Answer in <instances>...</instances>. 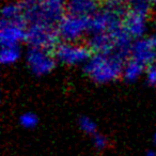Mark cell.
<instances>
[{
    "instance_id": "15",
    "label": "cell",
    "mask_w": 156,
    "mask_h": 156,
    "mask_svg": "<svg viewBox=\"0 0 156 156\" xmlns=\"http://www.w3.org/2000/svg\"><path fill=\"white\" fill-rule=\"evenodd\" d=\"M22 56V50L20 46H8L2 47L0 51V61L5 65L13 64L17 62Z\"/></svg>"
},
{
    "instance_id": "11",
    "label": "cell",
    "mask_w": 156,
    "mask_h": 156,
    "mask_svg": "<svg viewBox=\"0 0 156 156\" xmlns=\"http://www.w3.org/2000/svg\"><path fill=\"white\" fill-rule=\"evenodd\" d=\"M115 33L91 34L88 40V47L94 54H112L115 49Z\"/></svg>"
},
{
    "instance_id": "19",
    "label": "cell",
    "mask_w": 156,
    "mask_h": 156,
    "mask_svg": "<svg viewBox=\"0 0 156 156\" xmlns=\"http://www.w3.org/2000/svg\"><path fill=\"white\" fill-rule=\"evenodd\" d=\"M145 78L150 85L156 86V64H152L145 69Z\"/></svg>"
},
{
    "instance_id": "21",
    "label": "cell",
    "mask_w": 156,
    "mask_h": 156,
    "mask_svg": "<svg viewBox=\"0 0 156 156\" xmlns=\"http://www.w3.org/2000/svg\"><path fill=\"white\" fill-rule=\"evenodd\" d=\"M108 1H111V2H115V3H122L123 0H108Z\"/></svg>"
},
{
    "instance_id": "6",
    "label": "cell",
    "mask_w": 156,
    "mask_h": 156,
    "mask_svg": "<svg viewBox=\"0 0 156 156\" xmlns=\"http://www.w3.org/2000/svg\"><path fill=\"white\" fill-rule=\"evenodd\" d=\"M57 31L63 42L78 43L86 33L89 32V18L67 13L57 25Z\"/></svg>"
},
{
    "instance_id": "23",
    "label": "cell",
    "mask_w": 156,
    "mask_h": 156,
    "mask_svg": "<svg viewBox=\"0 0 156 156\" xmlns=\"http://www.w3.org/2000/svg\"><path fill=\"white\" fill-rule=\"evenodd\" d=\"M130 1H133L134 3H136V2H140V1H147V0H130Z\"/></svg>"
},
{
    "instance_id": "7",
    "label": "cell",
    "mask_w": 156,
    "mask_h": 156,
    "mask_svg": "<svg viewBox=\"0 0 156 156\" xmlns=\"http://www.w3.org/2000/svg\"><path fill=\"white\" fill-rule=\"evenodd\" d=\"M57 61L66 65L86 64L91 58V50L88 45L80 43L62 42L58 44L54 52Z\"/></svg>"
},
{
    "instance_id": "26",
    "label": "cell",
    "mask_w": 156,
    "mask_h": 156,
    "mask_svg": "<svg viewBox=\"0 0 156 156\" xmlns=\"http://www.w3.org/2000/svg\"><path fill=\"white\" fill-rule=\"evenodd\" d=\"M155 29H156V24H155Z\"/></svg>"
},
{
    "instance_id": "3",
    "label": "cell",
    "mask_w": 156,
    "mask_h": 156,
    "mask_svg": "<svg viewBox=\"0 0 156 156\" xmlns=\"http://www.w3.org/2000/svg\"><path fill=\"white\" fill-rule=\"evenodd\" d=\"M125 13L122 3L108 1L102 10H98L89 18V32L91 34H98L121 30Z\"/></svg>"
},
{
    "instance_id": "24",
    "label": "cell",
    "mask_w": 156,
    "mask_h": 156,
    "mask_svg": "<svg viewBox=\"0 0 156 156\" xmlns=\"http://www.w3.org/2000/svg\"><path fill=\"white\" fill-rule=\"evenodd\" d=\"M154 142L156 143V133H155V135H154Z\"/></svg>"
},
{
    "instance_id": "14",
    "label": "cell",
    "mask_w": 156,
    "mask_h": 156,
    "mask_svg": "<svg viewBox=\"0 0 156 156\" xmlns=\"http://www.w3.org/2000/svg\"><path fill=\"white\" fill-rule=\"evenodd\" d=\"M144 65L141 63L137 62L134 59H130L124 64L122 76L128 83H134L142 76V74L144 73Z\"/></svg>"
},
{
    "instance_id": "9",
    "label": "cell",
    "mask_w": 156,
    "mask_h": 156,
    "mask_svg": "<svg viewBox=\"0 0 156 156\" xmlns=\"http://www.w3.org/2000/svg\"><path fill=\"white\" fill-rule=\"evenodd\" d=\"M27 23L26 20L18 22H5L1 20L0 28V43L2 47L20 46L23 41L27 39Z\"/></svg>"
},
{
    "instance_id": "13",
    "label": "cell",
    "mask_w": 156,
    "mask_h": 156,
    "mask_svg": "<svg viewBox=\"0 0 156 156\" xmlns=\"http://www.w3.org/2000/svg\"><path fill=\"white\" fill-rule=\"evenodd\" d=\"M2 20L5 22H18L25 20L20 1H10L2 7L1 10Z\"/></svg>"
},
{
    "instance_id": "16",
    "label": "cell",
    "mask_w": 156,
    "mask_h": 156,
    "mask_svg": "<svg viewBox=\"0 0 156 156\" xmlns=\"http://www.w3.org/2000/svg\"><path fill=\"white\" fill-rule=\"evenodd\" d=\"M79 127H80V129L83 133H86L88 135H91V136H93V135H95L98 133L96 123L91 118L86 117V115H83V117H81L79 119Z\"/></svg>"
},
{
    "instance_id": "5",
    "label": "cell",
    "mask_w": 156,
    "mask_h": 156,
    "mask_svg": "<svg viewBox=\"0 0 156 156\" xmlns=\"http://www.w3.org/2000/svg\"><path fill=\"white\" fill-rule=\"evenodd\" d=\"M59 39L57 26L45 23H34L30 24L27 28L26 41L30 47L55 50L59 44Z\"/></svg>"
},
{
    "instance_id": "12",
    "label": "cell",
    "mask_w": 156,
    "mask_h": 156,
    "mask_svg": "<svg viewBox=\"0 0 156 156\" xmlns=\"http://www.w3.org/2000/svg\"><path fill=\"white\" fill-rule=\"evenodd\" d=\"M67 13L90 18L98 11V0H69Z\"/></svg>"
},
{
    "instance_id": "22",
    "label": "cell",
    "mask_w": 156,
    "mask_h": 156,
    "mask_svg": "<svg viewBox=\"0 0 156 156\" xmlns=\"http://www.w3.org/2000/svg\"><path fill=\"white\" fill-rule=\"evenodd\" d=\"M152 42H153V45H154V47H155V49H156V37H152Z\"/></svg>"
},
{
    "instance_id": "18",
    "label": "cell",
    "mask_w": 156,
    "mask_h": 156,
    "mask_svg": "<svg viewBox=\"0 0 156 156\" xmlns=\"http://www.w3.org/2000/svg\"><path fill=\"white\" fill-rule=\"evenodd\" d=\"M92 142H93V145L98 150H104L107 145V138L104 135L96 133L95 135L92 136Z\"/></svg>"
},
{
    "instance_id": "1",
    "label": "cell",
    "mask_w": 156,
    "mask_h": 156,
    "mask_svg": "<svg viewBox=\"0 0 156 156\" xmlns=\"http://www.w3.org/2000/svg\"><path fill=\"white\" fill-rule=\"evenodd\" d=\"M124 60L115 54H94L85 64V71L92 80L98 83H107L117 80L123 74Z\"/></svg>"
},
{
    "instance_id": "25",
    "label": "cell",
    "mask_w": 156,
    "mask_h": 156,
    "mask_svg": "<svg viewBox=\"0 0 156 156\" xmlns=\"http://www.w3.org/2000/svg\"><path fill=\"white\" fill-rule=\"evenodd\" d=\"M151 1H152V2L154 3V5H156V0H151Z\"/></svg>"
},
{
    "instance_id": "10",
    "label": "cell",
    "mask_w": 156,
    "mask_h": 156,
    "mask_svg": "<svg viewBox=\"0 0 156 156\" xmlns=\"http://www.w3.org/2000/svg\"><path fill=\"white\" fill-rule=\"evenodd\" d=\"M130 55H132V59L141 63L144 66L154 64L156 60V49L153 45L152 39L142 37V39L136 40L133 43Z\"/></svg>"
},
{
    "instance_id": "8",
    "label": "cell",
    "mask_w": 156,
    "mask_h": 156,
    "mask_svg": "<svg viewBox=\"0 0 156 156\" xmlns=\"http://www.w3.org/2000/svg\"><path fill=\"white\" fill-rule=\"evenodd\" d=\"M26 62L34 75L44 76L55 69L57 59L50 50L30 47L26 54Z\"/></svg>"
},
{
    "instance_id": "2",
    "label": "cell",
    "mask_w": 156,
    "mask_h": 156,
    "mask_svg": "<svg viewBox=\"0 0 156 156\" xmlns=\"http://www.w3.org/2000/svg\"><path fill=\"white\" fill-rule=\"evenodd\" d=\"M23 14L26 23H45L57 26L63 16L66 5L63 0H22Z\"/></svg>"
},
{
    "instance_id": "4",
    "label": "cell",
    "mask_w": 156,
    "mask_h": 156,
    "mask_svg": "<svg viewBox=\"0 0 156 156\" xmlns=\"http://www.w3.org/2000/svg\"><path fill=\"white\" fill-rule=\"evenodd\" d=\"M150 14V3L140 1L133 5L123 17L122 29L132 39H142L147 31V17Z\"/></svg>"
},
{
    "instance_id": "20",
    "label": "cell",
    "mask_w": 156,
    "mask_h": 156,
    "mask_svg": "<svg viewBox=\"0 0 156 156\" xmlns=\"http://www.w3.org/2000/svg\"><path fill=\"white\" fill-rule=\"evenodd\" d=\"M145 156H156V152L154 150H149L145 153Z\"/></svg>"
},
{
    "instance_id": "17",
    "label": "cell",
    "mask_w": 156,
    "mask_h": 156,
    "mask_svg": "<svg viewBox=\"0 0 156 156\" xmlns=\"http://www.w3.org/2000/svg\"><path fill=\"white\" fill-rule=\"evenodd\" d=\"M20 124L24 128H33L37 124V117L32 112H25L20 117Z\"/></svg>"
}]
</instances>
